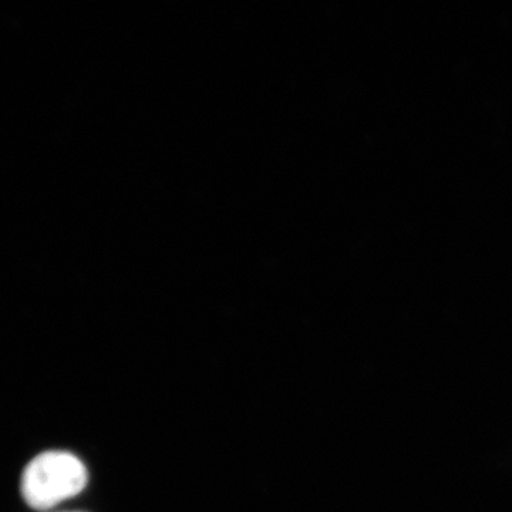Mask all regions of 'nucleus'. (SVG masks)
Masks as SVG:
<instances>
[{
    "label": "nucleus",
    "instance_id": "f257e3e1",
    "mask_svg": "<svg viewBox=\"0 0 512 512\" xmlns=\"http://www.w3.org/2000/svg\"><path fill=\"white\" fill-rule=\"evenodd\" d=\"M89 473L80 458L67 451H46L23 471V500L33 510L47 511L82 493Z\"/></svg>",
    "mask_w": 512,
    "mask_h": 512
}]
</instances>
